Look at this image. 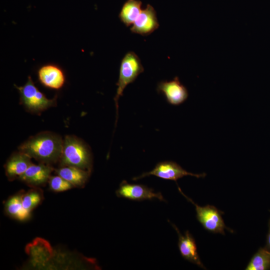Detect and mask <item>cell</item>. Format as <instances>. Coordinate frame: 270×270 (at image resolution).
<instances>
[{"instance_id":"cell-15","label":"cell","mask_w":270,"mask_h":270,"mask_svg":"<svg viewBox=\"0 0 270 270\" xmlns=\"http://www.w3.org/2000/svg\"><path fill=\"white\" fill-rule=\"evenodd\" d=\"M142 2L139 0H127L123 4L118 17L126 26L134 24L140 14Z\"/></svg>"},{"instance_id":"cell-5","label":"cell","mask_w":270,"mask_h":270,"mask_svg":"<svg viewBox=\"0 0 270 270\" xmlns=\"http://www.w3.org/2000/svg\"><path fill=\"white\" fill-rule=\"evenodd\" d=\"M180 193L194 206L197 220L206 230L214 233L224 234V229L229 230L225 225L222 214L223 212L211 205L200 206L195 204L187 196L178 186Z\"/></svg>"},{"instance_id":"cell-2","label":"cell","mask_w":270,"mask_h":270,"mask_svg":"<svg viewBox=\"0 0 270 270\" xmlns=\"http://www.w3.org/2000/svg\"><path fill=\"white\" fill-rule=\"evenodd\" d=\"M60 160L63 166L83 170L91 168L92 157L88 148L82 140L72 136L65 137Z\"/></svg>"},{"instance_id":"cell-14","label":"cell","mask_w":270,"mask_h":270,"mask_svg":"<svg viewBox=\"0 0 270 270\" xmlns=\"http://www.w3.org/2000/svg\"><path fill=\"white\" fill-rule=\"evenodd\" d=\"M58 174L74 186H82L86 182L89 172L72 166H64L56 170Z\"/></svg>"},{"instance_id":"cell-8","label":"cell","mask_w":270,"mask_h":270,"mask_svg":"<svg viewBox=\"0 0 270 270\" xmlns=\"http://www.w3.org/2000/svg\"><path fill=\"white\" fill-rule=\"evenodd\" d=\"M39 82L44 86L60 90L66 82V76L62 69L54 64H47L42 66L38 70Z\"/></svg>"},{"instance_id":"cell-4","label":"cell","mask_w":270,"mask_h":270,"mask_svg":"<svg viewBox=\"0 0 270 270\" xmlns=\"http://www.w3.org/2000/svg\"><path fill=\"white\" fill-rule=\"evenodd\" d=\"M16 87L20 94V102L30 112L38 113L56 104V98H47L35 86L30 76L24 86Z\"/></svg>"},{"instance_id":"cell-20","label":"cell","mask_w":270,"mask_h":270,"mask_svg":"<svg viewBox=\"0 0 270 270\" xmlns=\"http://www.w3.org/2000/svg\"><path fill=\"white\" fill-rule=\"evenodd\" d=\"M268 232L267 236V240H266V246L267 248L270 250V220L268 224Z\"/></svg>"},{"instance_id":"cell-13","label":"cell","mask_w":270,"mask_h":270,"mask_svg":"<svg viewBox=\"0 0 270 270\" xmlns=\"http://www.w3.org/2000/svg\"><path fill=\"white\" fill-rule=\"evenodd\" d=\"M30 157L19 151L12 155L6 165V174L10 178L22 174L32 164Z\"/></svg>"},{"instance_id":"cell-1","label":"cell","mask_w":270,"mask_h":270,"mask_svg":"<svg viewBox=\"0 0 270 270\" xmlns=\"http://www.w3.org/2000/svg\"><path fill=\"white\" fill-rule=\"evenodd\" d=\"M64 140L57 134L43 132L22 144L20 151L44 164L54 163L60 160Z\"/></svg>"},{"instance_id":"cell-16","label":"cell","mask_w":270,"mask_h":270,"mask_svg":"<svg viewBox=\"0 0 270 270\" xmlns=\"http://www.w3.org/2000/svg\"><path fill=\"white\" fill-rule=\"evenodd\" d=\"M270 268V250L260 248L253 256L246 270H266Z\"/></svg>"},{"instance_id":"cell-11","label":"cell","mask_w":270,"mask_h":270,"mask_svg":"<svg viewBox=\"0 0 270 270\" xmlns=\"http://www.w3.org/2000/svg\"><path fill=\"white\" fill-rule=\"evenodd\" d=\"M172 226L178 234V247L182 257L199 267L206 269L198 253L196 243L192 235L188 230L182 235L175 225L172 224Z\"/></svg>"},{"instance_id":"cell-17","label":"cell","mask_w":270,"mask_h":270,"mask_svg":"<svg viewBox=\"0 0 270 270\" xmlns=\"http://www.w3.org/2000/svg\"><path fill=\"white\" fill-rule=\"evenodd\" d=\"M6 210L10 215L20 220H26L30 216V212L23 207L22 196L20 195L12 196L8 200Z\"/></svg>"},{"instance_id":"cell-3","label":"cell","mask_w":270,"mask_h":270,"mask_svg":"<svg viewBox=\"0 0 270 270\" xmlns=\"http://www.w3.org/2000/svg\"><path fill=\"white\" fill-rule=\"evenodd\" d=\"M144 71V68L140 60L135 52L130 51L124 56L120 64L118 79L116 84L118 88L114 98L116 115L118 112V100L122 95L124 88L128 84L134 82Z\"/></svg>"},{"instance_id":"cell-12","label":"cell","mask_w":270,"mask_h":270,"mask_svg":"<svg viewBox=\"0 0 270 270\" xmlns=\"http://www.w3.org/2000/svg\"><path fill=\"white\" fill-rule=\"evenodd\" d=\"M52 171V168L48 165L32 164L20 178L31 186L42 185L50 179Z\"/></svg>"},{"instance_id":"cell-6","label":"cell","mask_w":270,"mask_h":270,"mask_svg":"<svg viewBox=\"0 0 270 270\" xmlns=\"http://www.w3.org/2000/svg\"><path fill=\"white\" fill-rule=\"evenodd\" d=\"M154 176L166 180H176L184 176H190L197 178L205 177L206 174H195L184 170L176 162L164 161L158 163L154 168L150 172H144L141 175L134 177V180H136L144 177Z\"/></svg>"},{"instance_id":"cell-7","label":"cell","mask_w":270,"mask_h":270,"mask_svg":"<svg viewBox=\"0 0 270 270\" xmlns=\"http://www.w3.org/2000/svg\"><path fill=\"white\" fill-rule=\"evenodd\" d=\"M118 198H122L134 201L150 200L154 198L166 202L162 194L156 192L153 189L140 184H132L122 180L116 192Z\"/></svg>"},{"instance_id":"cell-19","label":"cell","mask_w":270,"mask_h":270,"mask_svg":"<svg viewBox=\"0 0 270 270\" xmlns=\"http://www.w3.org/2000/svg\"><path fill=\"white\" fill-rule=\"evenodd\" d=\"M41 197L37 192H30L22 196V204L23 207L27 210L30 212L40 202Z\"/></svg>"},{"instance_id":"cell-18","label":"cell","mask_w":270,"mask_h":270,"mask_svg":"<svg viewBox=\"0 0 270 270\" xmlns=\"http://www.w3.org/2000/svg\"><path fill=\"white\" fill-rule=\"evenodd\" d=\"M49 184L50 188L56 192L67 190L74 186L72 184L60 176L50 178Z\"/></svg>"},{"instance_id":"cell-10","label":"cell","mask_w":270,"mask_h":270,"mask_svg":"<svg viewBox=\"0 0 270 270\" xmlns=\"http://www.w3.org/2000/svg\"><path fill=\"white\" fill-rule=\"evenodd\" d=\"M156 13L154 8L148 4L142 10L140 14L130 28L132 32L142 36L151 34L159 27Z\"/></svg>"},{"instance_id":"cell-9","label":"cell","mask_w":270,"mask_h":270,"mask_svg":"<svg viewBox=\"0 0 270 270\" xmlns=\"http://www.w3.org/2000/svg\"><path fill=\"white\" fill-rule=\"evenodd\" d=\"M157 90L164 94L167 102L174 106L180 105L188 98L187 88L180 82L178 77L170 81H162L157 86Z\"/></svg>"}]
</instances>
